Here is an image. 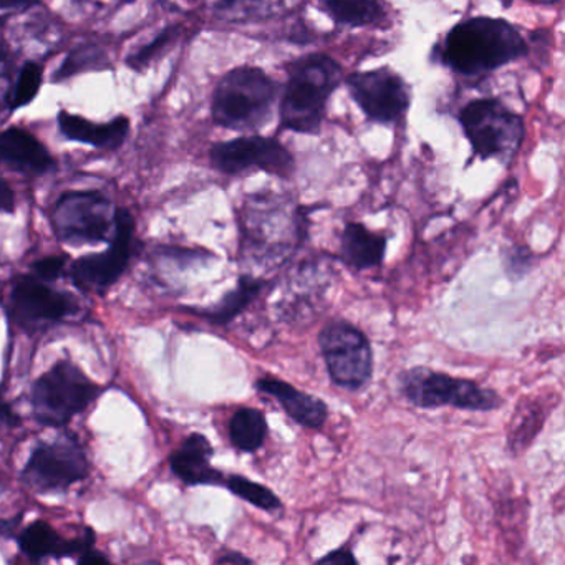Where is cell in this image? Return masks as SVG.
Segmentation results:
<instances>
[{
    "mask_svg": "<svg viewBox=\"0 0 565 565\" xmlns=\"http://www.w3.org/2000/svg\"><path fill=\"white\" fill-rule=\"evenodd\" d=\"M527 54L521 32L504 19L471 18L456 24L439 44V62L462 77L491 74Z\"/></svg>",
    "mask_w": 565,
    "mask_h": 565,
    "instance_id": "6da1fadb",
    "label": "cell"
},
{
    "mask_svg": "<svg viewBox=\"0 0 565 565\" xmlns=\"http://www.w3.org/2000/svg\"><path fill=\"white\" fill-rule=\"evenodd\" d=\"M307 216L302 207L286 200L256 194L246 203L243 216V249L254 267L279 269L302 246Z\"/></svg>",
    "mask_w": 565,
    "mask_h": 565,
    "instance_id": "7a4b0ae2",
    "label": "cell"
},
{
    "mask_svg": "<svg viewBox=\"0 0 565 565\" xmlns=\"http://www.w3.org/2000/svg\"><path fill=\"white\" fill-rule=\"evenodd\" d=\"M342 77L339 62L326 54H309L292 62L287 67V85L280 98V125L296 134H319L327 104Z\"/></svg>",
    "mask_w": 565,
    "mask_h": 565,
    "instance_id": "3957f363",
    "label": "cell"
},
{
    "mask_svg": "<svg viewBox=\"0 0 565 565\" xmlns=\"http://www.w3.org/2000/svg\"><path fill=\"white\" fill-rule=\"evenodd\" d=\"M280 85L264 68L244 65L227 72L214 88L211 114L220 127L257 131L273 120Z\"/></svg>",
    "mask_w": 565,
    "mask_h": 565,
    "instance_id": "277c9868",
    "label": "cell"
},
{
    "mask_svg": "<svg viewBox=\"0 0 565 565\" xmlns=\"http://www.w3.org/2000/svg\"><path fill=\"white\" fill-rule=\"evenodd\" d=\"M398 390L409 405L423 409L452 406L466 412L486 413L502 405L501 396L494 390L482 388L472 380L456 379L426 366L403 370L398 375Z\"/></svg>",
    "mask_w": 565,
    "mask_h": 565,
    "instance_id": "5b68a950",
    "label": "cell"
},
{
    "mask_svg": "<svg viewBox=\"0 0 565 565\" xmlns=\"http://www.w3.org/2000/svg\"><path fill=\"white\" fill-rule=\"evenodd\" d=\"M459 125L472 154L484 161H511L525 138L521 115L498 98H476L466 104L459 111Z\"/></svg>",
    "mask_w": 565,
    "mask_h": 565,
    "instance_id": "8992f818",
    "label": "cell"
},
{
    "mask_svg": "<svg viewBox=\"0 0 565 565\" xmlns=\"http://www.w3.org/2000/svg\"><path fill=\"white\" fill-rule=\"evenodd\" d=\"M319 349L333 385L360 392L373 375V350L369 337L347 320H332L319 333Z\"/></svg>",
    "mask_w": 565,
    "mask_h": 565,
    "instance_id": "52a82bcc",
    "label": "cell"
},
{
    "mask_svg": "<svg viewBox=\"0 0 565 565\" xmlns=\"http://www.w3.org/2000/svg\"><path fill=\"white\" fill-rule=\"evenodd\" d=\"M97 396V385L82 370L61 362L38 380L32 390V405L39 422L62 426L84 412Z\"/></svg>",
    "mask_w": 565,
    "mask_h": 565,
    "instance_id": "ba28073f",
    "label": "cell"
},
{
    "mask_svg": "<svg viewBox=\"0 0 565 565\" xmlns=\"http://www.w3.org/2000/svg\"><path fill=\"white\" fill-rule=\"evenodd\" d=\"M350 97L373 124L395 125L412 105V90L402 75L390 67L355 72L347 77Z\"/></svg>",
    "mask_w": 565,
    "mask_h": 565,
    "instance_id": "9c48e42d",
    "label": "cell"
},
{
    "mask_svg": "<svg viewBox=\"0 0 565 565\" xmlns=\"http://www.w3.org/2000/svg\"><path fill=\"white\" fill-rule=\"evenodd\" d=\"M211 163L224 174L260 170L274 177L289 178L296 168L292 153L276 138L250 137L216 143L210 151Z\"/></svg>",
    "mask_w": 565,
    "mask_h": 565,
    "instance_id": "30bf717a",
    "label": "cell"
},
{
    "mask_svg": "<svg viewBox=\"0 0 565 565\" xmlns=\"http://www.w3.org/2000/svg\"><path fill=\"white\" fill-rule=\"evenodd\" d=\"M114 224L110 201L95 191L65 193L55 206V233L72 246L107 241Z\"/></svg>",
    "mask_w": 565,
    "mask_h": 565,
    "instance_id": "8fae6325",
    "label": "cell"
},
{
    "mask_svg": "<svg viewBox=\"0 0 565 565\" xmlns=\"http://www.w3.org/2000/svg\"><path fill=\"white\" fill-rule=\"evenodd\" d=\"M115 236L107 253L81 257L72 264V280L78 289L104 292L114 286L127 269L131 256L135 221L127 210L115 211Z\"/></svg>",
    "mask_w": 565,
    "mask_h": 565,
    "instance_id": "7c38bea8",
    "label": "cell"
},
{
    "mask_svg": "<svg viewBox=\"0 0 565 565\" xmlns=\"http://www.w3.org/2000/svg\"><path fill=\"white\" fill-rule=\"evenodd\" d=\"M87 471V458L82 446L75 439L64 438L39 445L29 459L24 478L39 491H57L81 481Z\"/></svg>",
    "mask_w": 565,
    "mask_h": 565,
    "instance_id": "4fadbf2b",
    "label": "cell"
},
{
    "mask_svg": "<svg viewBox=\"0 0 565 565\" xmlns=\"http://www.w3.org/2000/svg\"><path fill=\"white\" fill-rule=\"evenodd\" d=\"M74 309L71 296L55 292L34 277H22L12 290V313L22 327L49 326Z\"/></svg>",
    "mask_w": 565,
    "mask_h": 565,
    "instance_id": "5bb4252c",
    "label": "cell"
},
{
    "mask_svg": "<svg viewBox=\"0 0 565 565\" xmlns=\"http://www.w3.org/2000/svg\"><path fill=\"white\" fill-rule=\"evenodd\" d=\"M254 388L263 396L276 399L280 408L297 425L307 429H322L329 419V405L319 396L297 390L279 376L264 375L256 380Z\"/></svg>",
    "mask_w": 565,
    "mask_h": 565,
    "instance_id": "9a60e30c",
    "label": "cell"
},
{
    "mask_svg": "<svg viewBox=\"0 0 565 565\" xmlns=\"http://www.w3.org/2000/svg\"><path fill=\"white\" fill-rule=\"evenodd\" d=\"M0 163L28 177H42L55 167L47 148L34 135L18 127L0 131Z\"/></svg>",
    "mask_w": 565,
    "mask_h": 565,
    "instance_id": "2e32d148",
    "label": "cell"
},
{
    "mask_svg": "<svg viewBox=\"0 0 565 565\" xmlns=\"http://www.w3.org/2000/svg\"><path fill=\"white\" fill-rule=\"evenodd\" d=\"M213 455L210 439L200 433H193L171 456V469L184 484L223 486L226 476L211 465Z\"/></svg>",
    "mask_w": 565,
    "mask_h": 565,
    "instance_id": "e0dca14e",
    "label": "cell"
},
{
    "mask_svg": "<svg viewBox=\"0 0 565 565\" xmlns=\"http://www.w3.org/2000/svg\"><path fill=\"white\" fill-rule=\"evenodd\" d=\"M388 237L362 223H347L340 236V260L355 273L375 269L385 259Z\"/></svg>",
    "mask_w": 565,
    "mask_h": 565,
    "instance_id": "ac0fdd59",
    "label": "cell"
},
{
    "mask_svg": "<svg viewBox=\"0 0 565 565\" xmlns=\"http://www.w3.org/2000/svg\"><path fill=\"white\" fill-rule=\"evenodd\" d=\"M58 127L67 140L90 145L100 150H117L130 134V121L127 117H117L110 124H92L87 118L61 111Z\"/></svg>",
    "mask_w": 565,
    "mask_h": 565,
    "instance_id": "d6986e66",
    "label": "cell"
},
{
    "mask_svg": "<svg viewBox=\"0 0 565 565\" xmlns=\"http://www.w3.org/2000/svg\"><path fill=\"white\" fill-rule=\"evenodd\" d=\"M92 542H94L92 532H88V537L82 539V541H64V539L58 537L57 532H55L47 522L42 521L29 525V527L22 532L21 537H19V544H21L22 551L32 558L64 557V555L75 554L82 555L92 547Z\"/></svg>",
    "mask_w": 565,
    "mask_h": 565,
    "instance_id": "ffe728a7",
    "label": "cell"
},
{
    "mask_svg": "<svg viewBox=\"0 0 565 565\" xmlns=\"http://www.w3.org/2000/svg\"><path fill=\"white\" fill-rule=\"evenodd\" d=\"M270 282L254 276H241L236 289L227 292L220 303L210 309L200 310L198 316L211 320L216 326H227L233 322L239 313H243L264 290L269 289Z\"/></svg>",
    "mask_w": 565,
    "mask_h": 565,
    "instance_id": "44dd1931",
    "label": "cell"
},
{
    "mask_svg": "<svg viewBox=\"0 0 565 565\" xmlns=\"http://www.w3.org/2000/svg\"><path fill=\"white\" fill-rule=\"evenodd\" d=\"M319 8L342 28H373L386 18L382 0H319Z\"/></svg>",
    "mask_w": 565,
    "mask_h": 565,
    "instance_id": "7402d4cb",
    "label": "cell"
},
{
    "mask_svg": "<svg viewBox=\"0 0 565 565\" xmlns=\"http://www.w3.org/2000/svg\"><path fill=\"white\" fill-rule=\"evenodd\" d=\"M269 433L266 415L257 408H239L230 422L231 445L241 452H256L263 448Z\"/></svg>",
    "mask_w": 565,
    "mask_h": 565,
    "instance_id": "603a6c76",
    "label": "cell"
},
{
    "mask_svg": "<svg viewBox=\"0 0 565 565\" xmlns=\"http://www.w3.org/2000/svg\"><path fill=\"white\" fill-rule=\"evenodd\" d=\"M545 418L547 415L542 413L541 403L527 399L525 405H519L518 412L511 418V431L508 436L509 449L514 452L524 451L529 443L541 431Z\"/></svg>",
    "mask_w": 565,
    "mask_h": 565,
    "instance_id": "cb8c5ba5",
    "label": "cell"
},
{
    "mask_svg": "<svg viewBox=\"0 0 565 565\" xmlns=\"http://www.w3.org/2000/svg\"><path fill=\"white\" fill-rule=\"evenodd\" d=\"M223 488L230 489L237 498L249 502L250 505L260 509V511L269 512V514H274V512L284 508L282 501L276 492L270 491L267 486L241 475L226 476Z\"/></svg>",
    "mask_w": 565,
    "mask_h": 565,
    "instance_id": "d4e9b609",
    "label": "cell"
},
{
    "mask_svg": "<svg viewBox=\"0 0 565 565\" xmlns=\"http://www.w3.org/2000/svg\"><path fill=\"white\" fill-rule=\"evenodd\" d=\"M286 4V0H220L216 11L231 22L259 21L273 18Z\"/></svg>",
    "mask_w": 565,
    "mask_h": 565,
    "instance_id": "484cf974",
    "label": "cell"
},
{
    "mask_svg": "<svg viewBox=\"0 0 565 565\" xmlns=\"http://www.w3.org/2000/svg\"><path fill=\"white\" fill-rule=\"evenodd\" d=\"M42 78H44V72H42L41 65L35 64V62H28L21 68L14 90L11 94V104H9L12 111L34 102L39 90H41Z\"/></svg>",
    "mask_w": 565,
    "mask_h": 565,
    "instance_id": "4316f807",
    "label": "cell"
},
{
    "mask_svg": "<svg viewBox=\"0 0 565 565\" xmlns=\"http://www.w3.org/2000/svg\"><path fill=\"white\" fill-rule=\"evenodd\" d=\"M107 65L105 54L95 45H84L68 55L67 61L62 64L61 71L54 75V81L74 77L85 71H102Z\"/></svg>",
    "mask_w": 565,
    "mask_h": 565,
    "instance_id": "83f0119b",
    "label": "cell"
},
{
    "mask_svg": "<svg viewBox=\"0 0 565 565\" xmlns=\"http://www.w3.org/2000/svg\"><path fill=\"white\" fill-rule=\"evenodd\" d=\"M177 35L178 29H167L163 34L158 35L150 44L143 45L140 51L131 54L130 58H128V65H130L134 71H143V68L150 67V65L153 64L160 55H163L164 52L170 49V45L177 41Z\"/></svg>",
    "mask_w": 565,
    "mask_h": 565,
    "instance_id": "f1b7e54d",
    "label": "cell"
},
{
    "mask_svg": "<svg viewBox=\"0 0 565 565\" xmlns=\"http://www.w3.org/2000/svg\"><path fill=\"white\" fill-rule=\"evenodd\" d=\"M534 266V257L525 247H512L509 254H504L505 273L512 280L522 279Z\"/></svg>",
    "mask_w": 565,
    "mask_h": 565,
    "instance_id": "f546056e",
    "label": "cell"
},
{
    "mask_svg": "<svg viewBox=\"0 0 565 565\" xmlns=\"http://www.w3.org/2000/svg\"><path fill=\"white\" fill-rule=\"evenodd\" d=\"M64 259L62 257H47V259L39 260L34 266L35 276L45 280H54L61 276L64 270Z\"/></svg>",
    "mask_w": 565,
    "mask_h": 565,
    "instance_id": "4dcf8cb0",
    "label": "cell"
},
{
    "mask_svg": "<svg viewBox=\"0 0 565 565\" xmlns=\"http://www.w3.org/2000/svg\"><path fill=\"white\" fill-rule=\"evenodd\" d=\"M319 564L353 565L359 564V561L349 547H339L327 554L326 557L319 558Z\"/></svg>",
    "mask_w": 565,
    "mask_h": 565,
    "instance_id": "1f68e13d",
    "label": "cell"
},
{
    "mask_svg": "<svg viewBox=\"0 0 565 565\" xmlns=\"http://www.w3.org/2000/svg\"><path fill=\"white\" fill-rule=\"evenodd\" d=\"M15 196L8 181L0 177V213H14Z\"/></svg>",
    "mask_w": 565,
    "mask_h": 565,
    "instance_id": "d6a6232c",
    "label": "cell"
},
{
    "mask_svg": "<svg viewBox=\"0 0 565 565\" xmlns=\"http://www.w3.org/2000/svg\"><path fill=\"white\" fill-rule=\"evenodd\" d=\"M39 0H0V11H21L38 4Z\"/></svg>",
    "mask_w": 565,
    "mask_h": 565,
    "instance_id": "836d02e7",
    "label": "cell"
},
{
    "mask_svg": "<svg viewBox=\"0 0 565 565\" xmlns=\"http://www.w3.org/2000/svg\"><path fill=\"white\" fill-rule=\"evenodd\" d=\"M220 564H253L249 557L241 554V552H230L227 555H223V557L217 558Z\"/></svg>",
    "mask_w": 565,
    "mask_h": 565,
    "instance_id": "e575fe53",
    "label": "cell"
},
{
    "mask_svg": "<svg viewBox=\"0 0 565 565\" xmlns=\"http://www.w3.org/2000/svg\"><path fill=\"white\" fill-rule=\"evenodd\" d=\"M78 561L84 562V564H107L108 558L88 548V551H85L84 554L81 555Z\"/></svg>",
    "mask_w": 565,
    "mask_h": 565,
    "instance_id": "d590c367",
    "label": "cell"
},
{
    "mask_svg": "<svg viewBox=\"0 0 565 565\" xmlns=\"http://www.w3.org/2000/svg\"><path fill=\"white\" fill-rule=\"evenodd\" d=\"M9 58L8 45H6L4 38L0 35V68L4 67Z\"/></svg>",
    "mask_w": 565,
    "mask_h": 565,
    "instance_id": "8d00e7d4",
    "label": "cell"
}]
</instances>
